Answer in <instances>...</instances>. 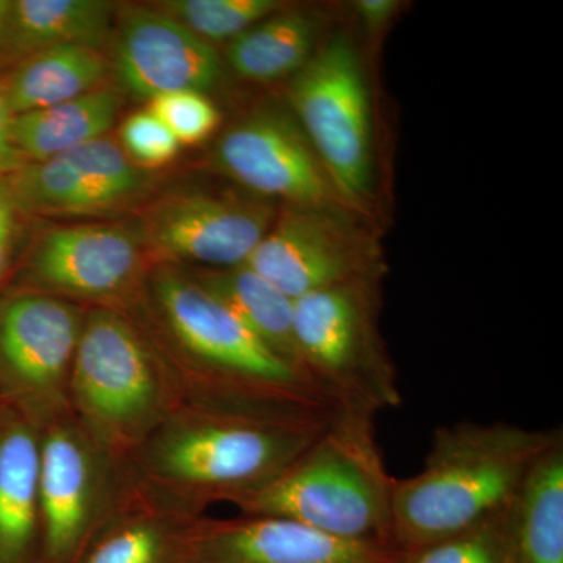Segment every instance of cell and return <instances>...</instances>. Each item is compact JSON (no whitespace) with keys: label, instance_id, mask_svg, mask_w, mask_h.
<instances>
[{"label":"cell","instance_id":"2","mask_svg":"<svg viewBox=\"0 0 563 563\" xmlns=\"http://www.w3.org/2000/svg\"><path fill=\"white\" fill-rule=\"evenodd\" d=\"M395 484L374 439L373 418L340 410L290 466L233 501L247 517L282 518L336 539L393 544Z\"/></svg>","mask_w":563,"mask_h":563},{"label":"cell","instance_id":"9","mask_svg":"<svg viewBox=\"0 0 563 563\" xmlns=\"http://www.w3.org/2000/svg\"><path fill=\"white\" fill-rule=\"evenodd\" d=\"M225 176L257 198H279L301 209L332 201L333 184L288 111L265 107L232 125L214 150Z\"/></svg>","mask_w":563,"mask_h":563},{"label":"cell","instance_id":"19","mask_svg":"<svg viewBox=\"0 0 563 563\" xmlns=\"http://www.w3.org/2000/svg\"><path fill=\"white\" fill-rule=\"evenodd\" d=\"M120 95L110 87L73 101L27 111L13 118L14 146L24 162L58 157L81 144L106 136L120 110Z\"/></svg>","mask_w":563,"mask_h":563},{"label":"cell","instance_id":"27","mask_svg":"<svg viewBox=\"0 0 563 563\" xmlns=\"http://www.w3.org/2000/svg\"><path fill=\"white\" fill-rule=\"evenodd\" d=\"M512 509L487 523L409 553L406 563H514Z\"/></svg>","mask_w":563,"mask_h":563},{"label":"cell","instance_id":"14","mask_svg":"<svg viewBox=\"0 0 563 563\" xmlns=\"http://www.w3.org/2000/svg\"><path fill=\"white\" fill-rule=\"evenodd\" d=\"M244 265L288 298L362 280L363 261L320 209L295 207L274 221Z\"/></svg>","mask_w":563,"mask_h":563},{"label":"cell","instance_id":"31","mask_svg":"<svg viewBox=\"0 0 563 563\" xmlns=\"http://www.w3.org/2000/svg\"><path fill=\"white\" fill-rule=\"evenodd\" d=\"M14 206L5 190H0V277L9 263L14 235Z\"/></svg>","mask_w":563,"mask_h":563},{"label":"cell","instance_id":"32","mask_svg":"<svg viewBox=\"0 0 563 563\" xmlns=\"http://www.w3.org/2000/svg\"><path fill=\"white\" fill-rule=\"evenodd\" d=\"M357 10L362 20L369 27H380L395 13L396 2H393V0H361L357 3Z\"/></svg>","mask_w":563,"mask_h":563},{"label":"cell","instance_id":"12","mask_svg":"<svg viewBox=\"0 0 563 563\" xmlns=\"http://www.w3.org/2000/svg\"><path fill=\"white\" fill-rule=\"evenodd\" d=\"M114 49L122 90L152 101L174 91L211 90L222 76L217 49L155 7L125 11Z\"/></svg>","mask_w":563,"mask_h":563},{"label":"cell","instance_id":"15","mask_svg":"<svg viewBox=\"0 0 563 563\" xmlns=\"http://www.w3.org/2000/svg\"><path fill=\"white\" fill-rule=\"evenodd\" d=\"M95 470L88 448L66 428L41 444L40 518L47 563H76L91 528Z\"/></svg>","mask_w":563,"mask_h":563},{"label":"cell","instance_id":"8","mask_svg":"<svg viewBox=\"0 0 563 563\" xmlns=\"http://www.w3.org/2000/svg\"><path fill=\"white\" fill-rule=\"evenodd\" d=\"M69 374L81 412L106 431H131L157 406L161 387L150 351L113 310H95L84 320Z\"/></svg>","mask_w":563,"mask_h":563},{"label":"cell","instance_id":"33","mask_svg":"<svg viewBox=\"0 0 563 563\" xmlns=\"http://www.w3.org/2000/svg\"><path fill=\"white\" fill-rule=\"evenodd\" d=\"M10 10V0H0V54L7 52V36H9ZM7 54H9V52H7Z\"/></svg>","mask_w":563,"mask_h":563},{"label":"cell","instance_id":"1","mask_svg":"<svg viewBox=\"0 0 563 563\" xmlns=\"http://www.w3.org/2000/svg\"><path fill=\"white\" fill-rule=\"evenodd\" d=\"M561 433L509 422L462 421L437 429L421 472L396 479L393 544L415 553L507 512L533 463Z\"/></svg>","mask_w":563,"mask_h":563},{"label":"cell","instance_id":"21","mask_svg":"<svg viewBox=\"0 0 563 563\" xmlns=\"http://www.w3.org/2000/svg\"><path fill=\"white\" fill-rule=\"evenodd\" d=\"M41 444L27 426L0 433V562L20 563L40 518Z\"/></svg>","mask_w":563,"mask_h":563},{"label":"cell","instance_id":"11","mask_svg":"<svg viewBox=\"0 0 563 563\" xmlns=\"http://www.w3.org/2000/svg\"><path fill=\"white\" fill-rule=\"evenodd\" d=\"M385 542L336 539L282 518L250 517L185 533L184 563H406Z\"/></svg>","mask_w":563,"mask_h":563},{"label":"cell","instance_id":"18","mask_svg":"<svg viewBox=\"0 0 563 563\" xmlns=\"http://www.w3.org/2000/svg\"><path fill=\"white\" fill-rule=\"evenodd\" d=\"M114 3L106 0L11 2L7 52L27 57L60 46L98 49L109 36Z\"/></svg>","mask_w":563,"mask_h":563},{"label":"cell","instance_id":"26","mask_svg":"<svg viewBox=\"0 0 563 563\" xmlns=\"http://www.w3.org/2000/svg\"><path fill=\"white\" fill-rule=\"evenodd\" d=\"M184 537L154 521L118 526L76 563H184Z\"/></svg>","mask_w":563,"mask_h":563},{"label":"cell","instance_id":"22","mask_svg":"<svg viewBox=\"0 0 563 563\" xmlns=\"http://www.w3.org/2000/svg\"><path fill=\"white\" fill-rule=\"evenodd\" d=\"M317 25L309 14L284 11L231 41L228 62L243 79L272 81L301 70L314 54Z\"/></svg>","mask_w":563,"mask_h":563},{"label":"cell","instance_id":"13","mask_svg":"<svg viewBox=\"0 0 563 563\" xmlns=\"http://www.w3.org/2000/svg\"><path fill=\"white\" fill-rule=\"evenodd\" d=\"M84 320L65 298L41 290L0 301V374L24 395H57L70 373Z\"/></svg>","mask_w":563,"mask_h":563},{"label":"cell","instance_id":"29","mask_svg":"<svg viewBox=\"0 0 563 563\" xmlns=\"http://www.w3.org/2000/svg\"><path fill=\"white\" fill-rule=\"evenodd\" d=\"M120 146L139 168H161L177 157L180 143L150 110L131 114L120 129Z\"/></svg>","mask_w":563,"mask_h":563},{"label":"cell","instance_id":"30","mask_svg":"<svg viewBox=\"0 0 563 563\" xmlns=\"http://www.w3.org/2000/svg\"><path fill=\"white\" fill-rule=\"evenodd\" d=\"M13 118L0 90V179H7L25 163L14 146Z\"/></svg>","mask_w":563,"mask_h":563},{"label":"cell","instance_id":"24","mask_svg":"<svg viewBox=\"0 0 563 563\" xmlns=\"http://www.w3.org/2000/svg\"><path fill=\"white\" fill-rule=\"evenodd\" d=\"M90 185L103 213L135 201L147 187L146 174L129 161L117 141L101 136L66 152Z\"/></svg>","mask_w":563,"mask_h":563},{"label":"cell","instance_id":"7","mask_svg":"<svg viewBox=\"0 0 563 563\" xmlns=\"http://www.w3.org/2000/svg\"><path fill=\"white\" fill-rule=\"evenodd\" d=\"M273 222L272 203L257 196L177 191L152 203L136 228L147 254L166 263L231 268L246 263Z\"/></svg>","mask_w":563,"mask_h":563},{"label":"cell","instance_id":"17","mask_svg":"<svg viewBox=\"0 0 563 563\" xmlns=\"http://www.w3.org/2000/svg\"><path fill=\"white\" fill-rule=\"evenodd\" d=\"M107 63L101 51L84 46L51 47L22 58L0 84L11 113L47 109L102 87Z\"/></svg>","mask_w":563,"mask_h":563},{"label":"cell","instance_id":"6","mask_svg":"<svg viewBox=\"0 0 563 563\" xmlns=\"http://www.w3.org/2000/svg\"><path fill=\"white\" fill-rule=\"evenodd\" d=\"M290 102L335 190L352 201L365 198L373 174L372 106L346 36L329 41L295 74Z\"/></svg>","mask_w":563,"mask_h":563},{"label":"cell","instance_id":"3","mask_svg":"<svg viewBox=\"0 0 563 563\" xmlns=\"http://www.w3.org/2000/svg\"><path fill=\"white\" fill-rule=\"evenodd\" d=\"M339 413L211 410L163 433L152 461L165 479L233 501L284 472L317 442Z\"/></svg>","mask_w":563,"mask_h":563},{"label":"cell","instance_id":"16","mask_svg":"<svg viewBox=\"0 0 563 563\" xmlns=\"http://www.w3.org/2000/svg\"><path fill=\"white\" fill-rule=\"evenodd\" d=\"M192 277L266 347L309 379L296 343L292 299L246 265L203 269Z\"/></svg>","mask_w":563,"mask_h":563},{"label":"cell","instance_id":"20","mask_svg":"<svg viewBox=\"0 0 563 563\" xmlns=\"http://www.w3.org/2000/svg\"><path fill=\"white\" fill-rule=\"evenodd\" d=\"M514 563H563V435L526 477L512 509Z\"/></svg>","mask_w":563,"mask_h":563},{"label":"cell","instance_id":"28","mask_svg":"<svg viewBox=\"0 0 563 563\" xmlns=\"http://www.w3.org/2000/svg\"><path fill=\"white\" fill-rule=\"evenodd\" d=\"M147 110L168 128L180 146L202 143L220 124V111L201 91L166 92L152 99Z\"/></svg>","mask_w":563,"mask_h":563},{"label":"cell","instance_id":"25","mask_svg":"<svg viewBox=\"0 0 563 563\" xmlns=\"http://www.w3.org/2000/svg\"><path fill=\"white\" fill-rule=\"evenodd\" d=\"M158 9L184 24L199 38L235 40L252 25L280 10L276 0H168Z\"/></svg>","mask_w":563,"mask_h":563},{"label":"cell","instance_id":"10","mask_svg":"<svg viewBox=\"0 0 563 563\" xmlns=\"http://www.w3.org/2000/svg\"><path fill=\"white\" fill-rule=\"evenodd\" d=\"M146 246L136 225L80 222L44 233L29 258L36 290L85 301H120L139 284Z\"/></svg>","mask_w":563,"mask_h":563},{"label":"cell","instance_id":"5","mask_svg":"<svg viewBox=\"0 0 563 563\" xmlns=\"http://www.w3.org/2000/svg\"><path fill=\"white\" fill-rule=\"evenodd\" d=\"M362 280L309 292L292 301V325L303 372L344 412L374 415L401 406L395 368L372 328Z\"/></svg>","mask_w":563,"mask_h":563},{"label":"cell","instance_id":"23","mask_svg":"<svg viewBox=\"0 0 563 563\" xmlns=\"http://www.w3.org/2000/svg\"><path fill=\"white\" fill-rule=\"evenodd\" d=\"M7 180L5 191L14 209L51 217L103 213L90 185L65 155L25 162Z\"/></svg>","mask_w":563,"mask_h":563},{"label":"cell","instance_id":"4","mask_svg":"<svg viewBox=\"0 0 563 563\" xmlns=\"http://www.w3.org/2000/svg\"><path fill=\"white\" fill-rule=\"evenodd\" d=\"M152 285L181 346L228 390L274 406L339 409L302 373L244 328L191 274L166 263L155 273Z\"/></svg>","mask_w":563,"mask_h":563}]
</instances>
